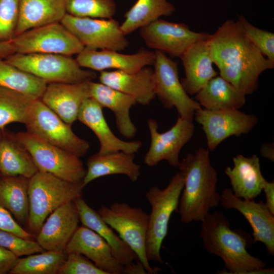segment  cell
Segmentation results:
<instances>
[{"label":"cell","instance_id":"cell-20","mask_svg":"<svg viewBox=\"0 0 274 274\" xmlns=\"http://www.w3.org/2000/svg\"><path fill=\"white\" fill-rule=\"evenodd\" d=\"M78 120L89 127L98 139L100 155L124 151L135 154L142 146L139 141L126 142L117 138L111 130L102 112V107L90 97L83 103Z\"/></svg>","mask_w":274,"mask_h":274},{"label":"cell","instance_id":"cell-34","mask_svg":"<svg viewBox=\"0 0 274 274\" xmlns=\"http://www.w3.org/2000/svg\"><path fill=\"white\" fill-rule=\"evenodd\" d=\"M67 256L65 252L45 250L19 258L10 273L12 274H56Z\"/></svg>","mask_w":274,"mask_h":274},{"label":"cell","instance_id":"cell-5","mask_svg":"<svg viewBox=\"0 0 274 274\" xmlns=\"http://www.w3.org/2000/svg\"><path fill=\"white\" fill-rule=\"evenodd\" d=\"M184 187V178L177 173L164 189L151 187L145 197L151 206L146 242L148 260L162 263L160 250L167 235L168 223L173 212L178 210L180 197Z\"/></svg>","mask_w":274,"mask_h":274},{"label":"cell","instance_id":"cell-2","mask_svg":"<svg viewBox=\"0 0 274 274\" xmlns=\"http://www.w3.org/2000/svg\"><path fill=\"white\" fill-rule=\"evenodd\" d=\"M178 168L184 178L178 210L181 221L202 222L210 210L220 202L217 173L211 164L209 149L199 148L194 153L188 154Z\"/></svg>","mask_w":274,"mask_h":274},{"label":"cell","instance_id":"cell-44","mask_svg":"<svg viewBox=\"0 0 274 274\" xmlns=\"http://www.w3.org/2000/svg\"><path fill=\"white\" fill-rule=\"evenodd\" d=\"M273 147V143H266L263 144L260 148V153L262 156L273 162L274 161Z\"/></svg>","mask_w":274,"mask_h":274},{"label":"cell","instance_id":"cell-31","mask_svg":"<svg viewBox=\"0 0 274 274\" xmlns=\"http://www.w3.org/2000/svg\"><path fill=\"white\" fill-rule=\"evenodd\" d=\"M29 178L0 173V205L8 210L21 225H27L29 213Z\"/></svg>","mask_w":274,"mask_h":274},{"label":"cell","instance_id":"cell-23","mask_svg":"<svg viewBox=\"0 0 274 274\" xmlns=\"http://www.w3.org/2000/svg\"><path fill=\"white\" fill-rule=\"evenodd\" d=\"M99 79L101 83L132 96L142 105H149L156 97L154 71L149 66L134 73L102 71Z\"/></svg>","mask_w":274,"mask_h":274},{"label":"cell","instance_id":"cell-17","mask_svg":"<svg viewBox=\"0 0 274 274\" xmlns=\"http://www.w3.org/2000/svg\"><path fill=\"white\" fill-rule=\"evenodd\" d=\"M80 66L94 71L116 69L127 73H134L144 67L153 65L155 52L140 48L133 54H125L119 51L92 50L85 48L76 58Z\"/></svg>","mask_w":274,"mask_h":274},{"label":"cell","instance_id":"cell-1","mask_svg":"<svg viewBox=\"0 0 274 274\" xmlns=\"http://www.w3.org/2000/svg\"><path fill=\"white\" fill-rule=\"evenodd\" d=\"M208 44L220 76L246 95L257 89L260 75L274 67L250 41L237 20H226L210 35Z\"/></svg>","mask_w":274,"mask_h":274},{"label":"cell","instance_id":"cell-37","mask_svg":"<svg viewBox=\"0 0 274 274\" xmlns=\"http://www.w3.org/2000/svg\"><path fill=\"white\" fill-rule=\"evenodd\" d=\"M237 21L255 47L274 64L273 33L255 26L242 15L238 16Z\"/></svg>","mask_w":274,"mask_h":274},{"label":"cell","instance_id":"cell-39","mask_svg":"<svg viewBox=\"0 0 274 274\" xmlns=\"http://www.w3.org/2000/svg\"><path fill=\"white\" fill-rule=\"evenodd\" d=\"M0 246L18 257L45 251L37 241L27 239L12 232L1 229Z\"/></svg>","mask_w":274,"mask_h":274},{"label":"cell","instance_id":"cell-45","mask_svg":"<svg viewBox=\"0 0 274 274\" xmlns=\"http://www.w3.org/2000/svg\"><path fill=\"white\" fill-rule=\"evenodd\" d=\"M16 53L11 42H0V57L6 58Z\"/></svg>","mask_w":274,"mask_h":274},{"label":"cell","instance_id":"cell-8","mask_svg":"<svg viewBox=\"0 0 274 274\" xmlns=\"http://www.w3.org/2000/svg\"><path fill=\"white\" fill-rule=\"evenodd\" d=\"M24 124L27 132L79 157L85 155L90 148L88 141L77 136L71 125L63 121L40 99L32 103Z\"/></svg>","mask_w":274,"mask_h":274},{"label":"cell","instance_id":"cell-30","mask_svg":"<svg viewBox=\"0 0 274 274\" xmlns=\"http://www.w3.org/2000/svg\"><path fill=\"white\" fill-rule=\"evenodd\" d=\"M195 98L210 110H239L246 102V95L220 76L211 79L195 94Z\"/></svg>","mask_w":274,"mask_h":274},{"label":"cell","instance_id":"cell-12","mask_svg":"<svg viewBox=\"0 0 274 274\" xmlns=\"http://www.w3.org/2000/svg\"><path fill=\"white\" fill-rule=\"evenodd\" d=\"M155 52L153 70L156 96L165 108H175L179 116L193 121L195 111L201 107L183 88L179 78L177 61L162 52L155 50Z\"/></svg>","mask_w":274,"mask_h":274},{"label":"cell","instance_id":"cell-21","mask_svg":"<svg viewBox=\"0 0 274 274\" xmlns=\"http://www.w3.org/2000/svg\"><path fill=\"white\" fill-rule=\"evenodd\" d=\"M65 252L83 255L107 274L124 273V266L114 256L106 241L91 229L82 226L76 229Z\"/></svg>","mask_w":274,"mask_h":274},{"label":"cell","instance_id":"cell-41","mask_svg":"<svg viewBox=\"0 0 274 274\" xmlns=\"http://www.w3.org/2000/svg\"><path fill=\"white\" fill-rule=\"evenodd\" d=\"M0 229L15 234L27 239L34 240L35 236L28 232L13 218L11 214L0 205Z\"/></svg>","mask_w":274,"mask_h":274},{"label":"cell","instance_id":"cell-18","mask_svg":"<svg viewBox=\"0 0 274 274\" xmlns=\"http://www.w3.org/2000/svg\"><path fill=\"white\" fill-rule=\"evenodd\" d=\"M80 221L74 201L68 202L49 215L36 237V241L45 250L65 252Z\"/></svg>","mask_w":274,"mask_h":274},{"label":"cell","instance_id":"cell-11","mask_svg":"<svg viewBox=\"0 0 274 274\" xmlns=\"http://www.w3.org/2000/svg\"><path fill=\"white\" fill-rule=\"evenodd\" d=\"M60 23L86 48L120 52L125 49L129 45L118 21L113 18L79 17L66 13Z\"/></svg>","mask_w":274,"mask_h":274},{"label":"cell","instance_id":"cell-6","mask_svg":"<svg viewBox=\"0 0 274 274\" xmlns=\"http://www.w3.org/2000/svg\"><path fill=\"white\" fill-rule=\"evenodd\" d=\"M97 213L121 239L133 251L147 273H157L161 269L152 267L146 254L149 215L140 208L125 202H115L101 206Z\"/></svg>","mask_w":274,"mask_h":274},{"label":"cell","instance_id":"cell-27","mask_svg":"<svg viewBox=\"0 0 274 274\" xmlns=\"http://www.w3.org/2000/svg\"><path fill=\"white\" fill-rule=\"evenodd\" d=\"M82 225L101 236L110 247L112 252L123 266H128L138 260L133 251L101 219L97 212L89 207L82 198L74 200Z\"/></svg>","mask_w":274,"mask_h":274},{"label":"cell","instance_id":"cell-3","mask_svg":"<svg viewBox=\"0 0 274 274\" xmlns=\"http://www.w3.org/2000/svg\"><path fill=\"white\" fill-rule=\"evenodd\" d=\"M244 233L232 230L227 218L215 212L207 215L201 222L200 236L206 251L220 257L231 274H249L264 268L266 263L247 250L249 243Z\"/></svg>","mask_w":274,"mask_h":274},{"label":"cell","instance_id":"cell-22","mask_svg":"<svg viewBox=\"0 0 274 274\" xmlns=\"http://www.w3.org/2000/svg\"><path fill=\"white\" fill-rule=\"evenodd\" d=\"M208 38L191 45L180 57L185 71V77L180 81L188 95L196 94L218 75L213 67Z\"/></svg>","mask_w":274,"mask_h":274},{"label":"cell","instance_id":"cell-33","mask_svg":"<svg viewBox=\"0 0 274 274\" xmlns=\"http://www.w3.org/2000/svg\"><path fill=\"white\" fill-rule=\"evenodd\" d=\"M0 57V87L40 99L48 83Z\"/></svg>","mask_w":274,"mask_h":274},{"label":"cell","instance_id":"cell-43","mask_svg":"<svg viewBox=\"0 0 274 274\" xmlns=\"http://www.w3.org/2000/svg\"><path fill=\"white\" fill-rule=\"evenodd\" d=\"M266 198L265 205L271 213L274 215V183L266 181L263 190Z\"/></svg>","mask_w":274,"mask_h":274},{"label":"cell","instance_id":"cell-13","mask_svg":"<svg viewBox=\"0 0 274 274\" xmlns=\"http://www.w3.org/2000/svg\"><path fill=\"white\" fill-rule=\"evenodd\" d=\"M194 118L201 125L207 139L208 149L214 150L225 139L248 133L257 124V117L239 109L196 110Z\"/></svg>","mask_w":274,"mask_h":274},{"label":"cell","instance_id":"cell-26","mask_svg":"<svg viewBox=\"0 0 274 274\" xmlns=\"http://www.w3.org/2000/svg\"><path fill=\"white\" fill-rule=\"evenodd\" d=\"M38 171L30 153L16 133L6 127L0 128V173L30 178Z\"/></svg>","mask_w":274,"mask_h":274},{"label":"cell","instance_id":"cell-14","mask_svg":"<svg viewBox=\"0 0 274 274\" xmlns=\"http://www.w3.org/2000/svg\"><path fill=\"white\" fill-rule=\"evenodd\" d=\"M151 143L144 159V163L152 167L162 160L170 166L178 167L179 155L183 147L191 140L194 131L193 121L178 116L176 123L168 130L159 132L157 121H148Z\"/></svg>","mask_w":274,"mask_h":274},{"label":"cell","instance_id":"cell-15","mask_svg":"<svg viewBox=\"0 0 274 274\" xmlns=\"http://www.w3.org/2000/svg\"><path fill=\"white\" fill-rule=\"evenodd\" d=\"M140 35L149 48L180 58L191 45L210 34L194 31L183 23L158 19L141 28Z\"/></svg>","mask_w":274,"mask_h":274},{"label":"cell","instance_id":"cell-35","mask_svg":"<svg viewBox=\"0 0 274 274\" xmlns=\"http://www.w3.org/2000/svg\"><path fill=\"white\" fill-rule=\"evenodd\" d=\"M38 98L0 87V128L13 122L24 123L32 103Z\"/></svg>","mask_w":274,"mask_h":274},{"label":"cell","instance_id":"cell-28","mask_svg":"<svg viewBox=\"0 0 274 274\" xmlns=\"http://www.w3.org/2000/svg\"><path fill=\"white\" fill-rule=\"evenodd\" d=\"M134 153L124 151L91 156L87 161L84 185L86 186L95 179L112 175H126L132 182L137 181L141 166L134 162Z\"/></svg>","mask_w":274,"mask_h":274},{"label":"cell","instance_id":"cell-10","mask_svg":"<svg viewBox=\"0 0 274 274\" xmlns=\"http://www.w3.org/2000/svg\"><path fill=\"white\" fill-rule=\"evenodd\" d=\"M15 52L54 53L72 56L84 48L79 40L60 22L28 29L11 41Z\"/></svg>","mask_w":274,"mask_h":274},{"label":"cell","instance_id":"cell-16","mask_svg":"<svg viewBox=\"0 0 274 274\" xmlns=\"http://www.w3.org/2000/svg\"><path fill=\"white\" fill-rule=\"evenodd\" d=\"M221 206L226 209L238 211L250 223L253 231V242H260L266 247L269 255H274V215L262 201L242 199L236 197L230 188L221 194Z\"/></svg>","mask_w":274,"mask_h":274},{"label":"cell","instance_id":"cell-24","mask_svg":"<svg viewBox=\"0 0 274 274\" xmlns=\"http://www.w3.org/2000/svg\"><path fill=\"white\" fill-rule=\"evenodd\" d=\"M233 167L227 166L225 173L233 194L244 199H253L261 193L266 181L262 175L258 157L238 154L233 158Z\"/></svg>","mask_w":274,"mask_h":274},{"label":"cell","instance_id":"cell-42","mask_svg":"<svg viewBox=\"0 0 274 274\" xmlns=\"http://www.w3.org/2000/svg\"><path fill=\"white\" fill-rule=\"evenodd\" d=\"M19 259L11 251L0 246V274L10 272Z\"/></svg>","mask_w":274,"mask_h":274},{"label":"cell","instance_id":"cell-38","mask_svg":"<svg viewBox=\"0 0 274 274\" xmlns=\"http://www.w3.org/2000/svg\"><path fill=\"white\" fill-rule=\"evenodd\" d=\"M19 12V0H0V42H10L15 37Z\"/></svg>","mask_w":274,"mask_h":274},{"label":"cell","instance_id":"cell-19","mask_svg":"<svg viewBox=\"0 0 274 274\" xmlns=\"http://www.w3.org/2000/svg\"><path fill=\"white\" fill-rule=\"evenodd\" d=\"M89 81L48 83L40 99L63 121L72 125L78 120L83 102L91 97Z\"/></svg>","mask_w":274,"mask_h":274},{"label":"cell","instance_id":"cell-32","mask_svg":"<svg viewBox=\"0 0 274 274\" xmlns=\"http://www.w3.org/2000/svg\"><path fill=\"white\" fill-rule=\"evenodd\" d=\"M175 10L174 6L166 0H137L125 14L120 29L126 36L161 16L171 15Z\"/></svg>","mask_w":274,"mask_h":274},{"label":"cell","instance_id":"cell-25","mask_svg":"<svg viewBox=\"0 0 274 274\" xmlns=\"http://www.w3.org/2000/svg\"><path fill=\"white\" fill-rule=\"evenodd\" d=\"M89 87L91 97L114 113L120 133L127 139L133 138L137 129L130 118V110L136 103L134 98L101 83L90 81Z\"/></svg>","mask_w":274,"mask_h":274},{"label":"cell","instance_id":"cell-36","mask_svg":"<svg viewBox=\"0 0 274 274\" xmlns=\"http://www.w3.org/2000/svg\"><path fill=\"white\" fill-rule=\"evenodd\" d=\"M66 12L73 16L112 18L116 13L114 0H64Z\"/></svg>","mask_w":274,"mask_h":274},{"label":"cell","instance_id":"cell-9","mask_svg":"<svg viewBox=\"0 0 274 274\" xmlns=\"http://www.w3.org/2000/svg\"><path fill=\"white\" fill-rule=\"evenodd\" d=\"M17 136L30 153L38 171L70 182L83 181L86 170L80 157L26 131Z\"/></svg>","mask_w":274,"mask_h":274},{"label":"cell","instance_id":"cell-4","mask_svg":"<svg viewBox=\"0 0 274 274\" xmlns=\"http://www.w3.org/2000/svg\"><path fill=\"white\" fill-rule=\"evenodd\" d=\"M83 181L70 182L38 171L29 180V231L36 237L46 219L62 205L82 197Z\"/></svg>","mask_w":274,"mask_h":274},{"label":"cell","instance_id":"cell-7","mask_svg":"<svg viewBox=\"0 0 274 274\" xmlns=\"http://www.w3.org/2000/svg\"><path fill=\"white\" fill-rule=\"evenodd\" d=\"M5 59L47 83H78L92 81L96 76L85 70L71 56L54 53H15Z\"/></svg>","mask_w":274,"mask_h":274},{"label":"cell","instance_id":"cell-29","mask_svg":"<svg viewBox=\"0 0 274 274\" xmlns=\"http://www.w3.org/2000/svg\"><path fill=\"white\" fill-rule=\"evenodd\" d=\"M15 36L28 29L60 22L66 14L64 0H19Z\"/></svg>","mask_w":274,"mask_h":274},{"label":"cell","instance_id":"cell-40","mask_svg":"<svg viewBox=\"0 0 274 274\" xmlns=\"http://www.w3.org/2000/svg\"><path fill=\"white\" fill-rule=\"evenodd\" d=\"M58 274H107L82 254L67 253L66 259Z\"/></svg>","mask_w":274,"mask_h":274}]
</instances>
